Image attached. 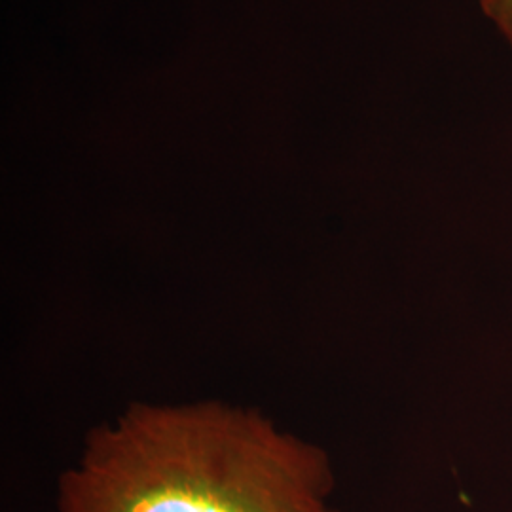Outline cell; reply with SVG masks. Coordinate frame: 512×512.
Returning <instances> with one entry per match:
<instances>
[{
    "instance_id": "1",
    "label": "cell",
    "mask_w": 512,
    "mask_h": 512,
    "mask_svg": "<svg viewBox=\"0 0 512 512\" xmlns=\"http://www.w3.org/2000/svg\"><path fill=\"white\" fill-rule=\"evenodd\" d=\"M329 461L251 408L135 404L95 429L59 512H338Z\"/></svg>"
},
{
    "instance_id": "2",
    "label": "cell",
    "mask_w": 512,
    "mask_h": 512,
    "mask_svg": "<svg viewBox=\"0 0 512 512\" xmlns=\"http://www.w3.org/2000/svg\"><path fill=\"white\" fill-rule=\"evenodd\" d=\"M480 6L484 16L494 21L495 27L512 46V0H482Z\"/></svg>"
}]
</instances>
